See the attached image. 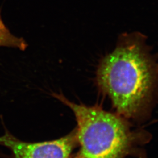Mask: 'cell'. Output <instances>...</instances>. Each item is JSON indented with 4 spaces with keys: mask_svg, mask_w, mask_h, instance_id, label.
<instances>
[{
    "mask_svg": "<svg viewBox=\"0 0 158 158\" xmlns=\"http://www.w3.org/2000/svg\"><path fill=\"white\" fill-rule=\"evenodd\" d=\"M81 158V157H80V156H79V157H78V158H77H77Z\"/></svg>",
    "mask_w": 158,
    "mask_h": 158,
    "instance_id": "5b68a950",
    "label": "cell"
},
{
    "mask_svg": "<svg viewBox=\"0 0 158 158\" xmlns=\"http://www.w3.org/2000/svg\"><path fill=\"white\" fill-rule=\"evenodd\" d=\"M146 40L139 32L122 34L97 69L98 90L124 118L147 117L158 102V63Z\"/></svg>",
    "mask_w": 158,
    "mask_h": 158,
    "instance_id": "6da1fadb",
    "label": "cell"
},
{
    "mask_svg": "<svg viewBox=\"0 0 158 158\" xmlns=\"http://www.w3.org/2000/svg\"><path fill=\"white\" fill-rule=\"evenodd\" d=\"M0 46H6L25 51L28 47L27 42L11 33L6 27L1 16L0 12Z\"/></svg>",
    "mask_w": 158,
    "mask_h": 158,
    "instance_id": "277c9868",
    "label": "cell"
},
{
    "mask_svg": "<svg viewBox=\"0 0 158 158\" xmlns=\"http://www.w3.org/2000/svg\"><path fill=\"white\" fill-rule=\"evenodd\" d=\"M52 96L70 108L77 121L76 137L81 158H121L127 151L130 133L123 117L93 106L71 102L62 93Z\"/></svg>",
    "mask_w": 158,
    "mask_h": 158,
    "instance_id": "7a4b0ae2",
    "label": "cell"
},
{
    "mask_svg": "<svg viewBox=\"0 0 158 158\" xmlns=\"http://www.w3.org/2000/svg\"><path fill=\"white\" fill-rule=\"evenodd\" d=\"M76 142V130L56 140L37 143L20 141L6 129L0 136V145L10 149L14 158H69Z\"/></svg>",
    "mask_w": 158,
    "mask_h": 158,
    "instance_id": "3957f363",
    "label": "cell"
}]
</instances>
